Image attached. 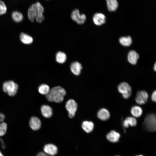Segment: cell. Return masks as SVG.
<instances>
[{"label":"cell","mask_w":156,"mask_h":156,"mask_svg":"<svg viewBox=\"0 0 156 156\" xmlns=\"http://www.w3.org/2000/svg\"><path fill=\"white\" fill-rule=\"evenodd\" d=\"M7 124L5 122L0 123V137L4 135L6 133L7 130Z\"/></svg>","instance_id":"obj_27"},{"label":"cell","mask_w":156,"mask_h":156,"mask_svg":"<svg viewBox=\"0 0 156 156\" xmlns=\"http://www.w3.org/2000/svg\"><path fill=\"white\" fill-rule=\"evenodd\" d=\"M67 58L66 54L64 52L59 51L56 55V60L58 63L63 64L65 62Z\"/></svg>","instance_id":"obj_24"},{"label":"cell","mask_w":156,"mask_h":156,"mask_svg":"<svg viewBox=\"0 0 156 156\" xmlns=\"http://www.w3.org/2000/svg\"><path fill=\"white\" fill-rule=\"evenodd\" d=\"M27 15L29 20L31 22H33L37 16V8L35 3L32 4L29 8Z\"/></svg>","instance_id":"obj_14"},{"label":"cell","mask_w":156,"mask_h":156,"mask_svg":"<svg viewBox=\"0 0 156 156\" xmlns=\"http://www.w3.org/2000/svg\"><path fill=\"white\" fill-rule=\"evenodd\" d=\"M98 118L102 121H106L108 120L110 116L109 111L105 108H101L97 112V114Z\"/></svg>","instance_id":"obj_11"},{"label":"cell","mask_w":156,"mask_h":156,"mask_svg":"<svg viewBox=\"0 0 156 156\" xmlns=\"http://www.w3.org/2000/svg\"><path fill=\"white\" fill-rule=\"evenodd\" d=\"M120 135L119 133L114 130H112L106 135V138L109 142L112 143L118 142L120 139Z\"/></svg>","instance_id":"obj_12"},{"label":"cell","mask_w":156,"mask_h":156,"mask_svg":"<svg viewBox=\"0 0 156 156\" xmlns=\"http://www.w3.org/2000/svg\"><path fill=\"white\" fill-rule=\"evenodd\" d=\"M66 108L68 112L69 117L71 118L74 117L77 108V105L75 101L72 99L69 100L66 103Z\"/></svg>","instance_id":"obj_5"},{"label":"cell","mask_w":156,"mask_h":156,"mask_svg":"<svg viewBox=\"0 0 156 156\" xmlns=\"http://www.w3.org/2000/svg\"><path fill=\"white\" fill-rule=\"evenodd\" d=\"M44 153L49 156H54L57 153L58 149L54 144H49L45 145L44 147Z\"/></svg>","instance_id":"obj_8"},{"label":"cell","mask_w":156,"mask_h":156,"mask_svg":"<svg viewBox=\"0 0 156 156\" xmlns=\"http://www.w3.org/2000/svg\"><path fill=\"white\" fill-rule=\"evenodd\" d=\"M151 99L153 101L156 102V90L154 91L152 93Z\"/></svg>","instance_id":"obj_29"},{"label":"cell","mask_w":156,"mask_h":156,"mask_svg":"<svg viewBox=\"0 0 156 156\" xmlns=\"http://www.w3.org/2000/svg\"><path fill=\"white\" fill-rule=\"evenodd\" d=\"M66 93L65 90L63 88L57 86L50 90L46 97L47 100L50 102L59 103L63 101Z\"/></svg>","instance_id":"obj_1"},{"label":"cell","mask_w":156,"mask_h":156,"mask_svg":"<svg viewBox=\"0 0 156 156\" xmlns=\"http://www.w3.org/2000/svg\"><path fill=\"white\" fill-rule=\"evenodd\" d=\"M118 89L123 97L126 99H129L132 94V89L130 85L127 82H122L118 86Z\"/></svg>","instance_id":"obj_4"},{"label":"cell","mask_w":156,"mask_h":156,"mask_svg":"<svg viewBox=\"0 0 156 156\" xmlns=\"http://www.w3.org/2000/svg\"><path fill=\"white\" fill-rule=\"evenodd\" d=\"M49 87L47 85L42 84L38 87V91L41 94L43 95H47L49 91Z\"/></svg>","instance_id":"obj_25"},{"label":"cell","mask_w":156,"mask_h":156,"mask_svg":"<svg viewBox=\"0 0 156 156\" xmlns=\"http://www.w3.org/2000/svg\"><path fill=\"white\" fill-rule=\"evenodd\" d=\"M118 156V155H117V156Z\"/></svg>","instance_id":"obj_34"},{"label":"cell","mask_w":156,"mask_h":156,"mask_svg":"<svg viewBox=\"0 0 156 156\" xmlns=\"http://www.w3.org/2000/svg\"><path fill=\"white\" fill-rule=\"evenodd\" d=\"M0 156H4L2 154V153H1V152L0 151Z\"/></svg>","instance_id":"obj_32"},{"label":"cell","mask_w":156,"mask_h":156,"mask_svg":"<svg viewBox=\"0 0 156 156\" xmlns=\"http://www.w3.org/2000/svg\"><path fill=\"white\" fill-rule=\"evenodd\" d=\"M7 11V8L4 2L0 0V15L5 14Z\"/></svg>","instance_id":"obj_28"},{"label":"cell","mask_w":156,"mask_h":156,"mask_svg":"<svg viewBox=\"0 0 156 156\" xmlns=\"http://www.w3.org/2000/svg\"></svg>","instance_id":"obj_35"},{"label":"cell","mask_w":156,"mask_h":156,"mask_svg":"<svg viewBox=\"0 0 156 156\" xmlns=\"http://www.w3.org/2000/svg\"><path fill=\"white\" fill-rule=\"evenodd\" d=\"M81 127L84 131L88 133L93 131L94 128V125L91 121L85 120L82 122Z\"/></svg>","instance_id":"obj_18"},{"label":"cell","mask_w":156,"mask_h":156,"mask_svg":"<svg viewBox=\"0 0 156 156\" xmlns=\"http://www.w3.org/2000/svg\"><path fill=\"white\" fill-rule=\"evenodd\" d=\"M37 11V16L36 18V21L38 23H41L44 19L43 14L44 11V8L39 2L35 3Z\"/></svg>","instance_id":"obj_9"},{"label":"cell","mask_w":156,"mask_h":156,"mask_svg":"<svg viewBox=\"0 0 156 156\" xmlns=\"http://www.w3.org/2000/svg\"><path fill=\"white\" fill-rule=\"evenodd\" d=\"M12 16L13 20L17 22H20L23 18V16L22 14L17 11L13 12L12 13Z\"/></svg>","instance_id":"obj_26"},{"label":"cell","mask_w":156,"mask_h":156,"mask_svg":"<svg viewBox=\"0 0 156 156\" xmlns=\"http://www.w3.org/2000/svg\"><path fill=\"white\" fill-rule=\"evenodd\" d=\"M71 17L73 20L79 24L84 23L86 19L85 15L80 14L79 10L77 9H75L72 12Z\"/></svg>","instance_id":"obj_6"},{"label":"cell","mask_w":156,"mask_h":156,"mask_svg":"<svg viewBox=\"0 0 156 156\" xmlns=\"http://www.w3.org/2000/svg\"><path fill=\"white\" fill-rule=\"evenodd\" d=\"M72 72L76 75H79L82 69L81 65L79 62L75 61L72 63L70 66Z\"/></svg>","instance_id":"obj_16"},{"label":"cell","mask_w":156,"mask_h":156,"mask_svg":"<svg viewBox=\"0 0 156 156\" xmlns=\"http://www.w3.org/2000/svg\"><path fill=\"white\" fill-rule=\"evenodd\" d=\"M148 95L147 93L144 90L138 91L135 98V101L138 105H142L147 101Z\"/></svg>","instance_id":"obj_7"},{"label":"cell","mask_w":156,"mask_h":156,"mask_svg":"<svg viewBox=\"0 0 156 156\" xmlns=\"http://www.w3.org/2000/svg\"><path fill=\"white\" fill-rule=\"evenodd\" d=\"M130 112L133 116L135 118L140 117L142 114L143 111L140 106L135 105L131 108Z\"/></svg>","instance_id":"obj_20"},{"label":"cell","mask_w":156,"mask_h":156,"mask_svg":"<svg viewBox=\"0 0 156 156\" xmlns=\"http://www.w3.org/2000/svg\"><path fill=\"white\" fill-rule=\"evenodd\" d=\"M154 70L155 71H156V62L155 63L153 67Z\"/></svg>","instance_id":"obj_31"},{"label":"cell","mask_w":156,"mask_h":156,"mask_svg":"<svg viewBox=\"0 0 156 156\" xmlns=\"http://www.w3.org/2000/svg\"><path fill=\"white\" fill-rule=\"evenodd\" d=\"M139 58L138 54L134 51H131L128 53V60L129 62L132 64H135Z\"/></svg>","instance_id":"obj_17"},{"label":"cell","mask_w":156,"mask_h":156,"mask_svg":"<svg viewBox=\"0 0 156 156\" xmlns=\"http://www.w3.org/2000/svg\"><path fill=\"white\" fill-rule=\"evenodd\" d=\"M107 6L108 10L111 12L115 11L118 7L117 0H106Z\"/></svg>","instance_id":"obj_21"},{"label":"cell","mask_w":156,"mask_h":156,"mask_svg":"<svg viewBox=\"0 0 156 156\" xmlns=\"http://www.w3.org/2000/svg\"><path fill=\"white\" fill-rule=\"evenodd\" d=\"M29 124L31 128L34 130L39 129L41 126V122L40 120L35 116H33L31 118Z\"/></svg>","instance_id":"obj_13"},{"label":"cell","mask_w":156,"mask_h":156,"mask_svg":"<svg viewBox=\"0 0 156 156\" xmlns=\"http://www.w3.org/2000/svg\"><path fill=\"white\" fill-rule=\"evenodd\" d=\"M123 125L124 127L128 128L129 126H135L137 124V120L133 116H128L123 121Z\"/></svg>","instance_id":"obj_15"},{"label":"cell","mask_w":156,"mask_h":156,"mask_svg":"<svg viewBox=\"0 0 156 156\" xmlns=\"http://www.w3.org/2000/svg\"><path fill=\"white\" fill-rule=\"evenodd\" d=\"M93 21L96 25L100 26L105 22L106 17L102 13H97L94 15L93 17Z\"/></svg>","instance_id":"obj_10"},{"label":"cell","mask_w":156,"mask_h":156,"mask_svg":"<svg viewBox=\"0 0 156 156\" xmlns=\"http://www.w3.org/2000/svg\"><path fill=\"white\" fill-rule=\"evenodd\" d=\"M36 156H50L49 155L45 153L42 152H40L38 153Z\"/></svg>","instance_id":"obj_30"},{"label":"cell","mask_w":156,"mask_h":156,"mask_svg":"<svg viewBox=\"0 0 156 156\" xmlns=\"http://www.w3.org/2000/svg\"><path fill=\"white\" fill-rule=\"evenodd\" d=\"M20 38L22 43L27 44H31L33 40V38L31 36L23 33L21 34Z\"/></svg>","instance_id":"obj_22"},{"label":"cell","mask_w":156,"mask_h":156,"mask_svg":"<svg viewBox=\"0 0 156 156\" xmlns=\"http://www.w3.org/2000/svg\"><path fill=\"white\" fill-rule=\"evenodd\" d=\"M41 111L42 115L45 118H50L52 115V109L51 107L48 105H42L41 108Z\"/></svg>","instance_id":"obj_19"},{"label":"cell","mask_w":156,"mask_h":156,"mask_svg":"<svg viewBox=\"0 0 156 156\" xmlns=\"http://www.w3.org/2000/svg\"><path fill=\"white\" fill-rule=\"evenodd\" d=\"M143 126L147 131H156V114L150 113L147 115L144 119Z\"/></svg>","instance_id":"obj_2"},{"label":"cell","mask_w":156,"mask_h":156,"mask_svg":"<svg viewBox=\"0 0 156 156\" xmlns=\"http://www.w3.org/2000/svg\"><path fill=\"white\" fill-rule=\"evenodd\" d=\"M135 156H144L142 155H136Z\"/></svg>","instance_id":"obj_33"},{"label":"cell","mask_w":156,"mask_h":156,"mask_svg":"<svg viewBox=\"0 0 156 156\" xmlns=\"http://www.w3.org/2000/svg\"><path fill=\"white\" fill-rule=\"evenodd\" d=\"M18 86L12 80L4 82L3 85V91L10 96H14L17 93Z\"/></svg>","instance_id":"obj_3"},{"label":"cell","mask_w":156,"mask_h":156,"mask_svg":"<svg viewBox=\"0 0 156 156\" xmlns=\"http://www.w3.org/2000/svg\"><path fill=\"white\" fill-rule=\"evenodd\" d=\"M120 44L122 45L127 47L130 46L132 43V40L130 36L122 37L119 39Z\"/></svg>","instance_id":"obj_23"}]
</instances>
